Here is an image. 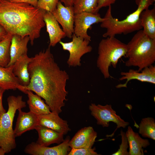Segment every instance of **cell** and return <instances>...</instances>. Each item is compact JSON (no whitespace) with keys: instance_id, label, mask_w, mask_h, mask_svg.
Segmentation results:
<instances>
[{"instance_id":"18","label":"cell","mask_w":155,"mask_h":155,"mask_svg":"<svg viewBox=\"0 0 155 155\" xmlns=\"http://www.w3.org/2000/svg\"><path fill=\"white\" fill-rule=\"evenodd\" d=\"M30 40L28 36L22 37L18 35H12L10 46V61L6 67L13 65L22 55L27 54V45Z\"/></svg>"},{"instance_id":"5","label":"cell","mask_w":155,"mask_h":155,"mask_svg":"<svg viewBox=\"0 0 155 155\" xmlns=\"http://www.w3.org/2000/svg\"><path fill=\"white\" fill-rule=\"evenodd\" d=\"M127 50V44L115 36L107 37L100 41L98 47L96 65L104 78H111L109 67L112 65L116 68L119 60L125 56Z\"/></svg>"},{"instance_id":"30","label":"cell","mask_w":155,"mask_h":155,"mask_svg":"<svg viewBox=\"0 0 155 155\" xmlns=\"http://www.w3.org/2000/svg\"><path fill=\"white\" fill-rule=\"evenodd\" d=\"M117 0H99L96 13H98L99 10L102 7H108L114 4Z\"/></svg>"},{"instance_id":"10","label":"cell","mask_w":155,"mask_h":155,"mask_svg":"<svg viewBox=\"0 0 155 155\" xmlns=\"http://www.w3.org/2000/svg\"><path fill=\"white\" fill-rule=\"evenodd\" d=\"M52 13L62 26L66 36L70 38H72L74 33L75 14L73 6H65L59 1Z\"/></svg>"},{"instance_id":"4","label":"cell","mask_w":155,"mask_h":155,"mask_svg":"<svg viewBox=\"0 0 155 155\" xmlns=\"http://www.w3.org/2000/svg\"><path fill=\"white\" fill-rule=\"evenodd\" d=\"M127 45L126 66L137 67L140 72L154 63L155 39L149 37L143 30L138 31Z\"/></svg>"},{"instance_id":"19","label":"cell","mask_w":155,"mask_h":155,"mask_svg":"<svg viewBox=\"0 0 155 155\" xmlns=\"http://www.w3.org/2000/svg\"><path fill=\"white\" fill-rule=\"evenodd\" d=\"M38 135L36 143L39 145L48 146L51 144H59L63 141L64 135L51 129L37 125L35 128Z\"/></svg>"},{"instance_id":"15","label":"cell","mask_w":155,"mask_h":155,"mask_svg":"<svg viewBox=\"0 0 155 155\" xmlns=\"http://www.w3.org/2000/svg\"><path fill=\"white\" fill-rule=\"evenodd\" d=\"M18 115L14 129L16 137L21 135L26 132L35 129L38 124L37 116L29 111H23L18 109Z\"/></svg>"},{"instance_id":"7","label":"cell","mask_w":155,"mask_h":155,"mask_svg":"<svg viewBox=\"0 0 155 155\" xmlns=\"http://www.w3.org/2000/svg\"><path fill=\"white\" fill-rule=\"evenodd\" d=\"M89 109L91 115L96 120L98 125H101L103 127H108L110 122L116 124V129L111 134L108 136V137H112L118 129L120 127L125 128L129 124L128 122L125 121L116 114V111L113 109L111 104L102 105L91 103L89 106Z\"/></svg>"},{"instance_id":"17","label":"cell","mask_w":155,"mask_h":155,"mask_svg":"<svg viewBox=\"0 0 155 155\" xmlns=\"http://www.w3.org/2000/svg\"><path fill=\"white\" fill-rule=\"evenodd\" d=\"M129 146V155H143L144 148L150 145L148 139L142 138L139 133L135 132L130 126H128L125 133Z\"/></svg>"},{"instance_id":"13","label":"cell","mask_w":155,"mask_h":155,"mask_svg":"<svg viewBox=\"0 0 155 155\" xmlns=\"http://www.w3.org/2000/svg\"><path fill=\"white\" fill-rule=\"evenodd\" d=\"M59 115L51 112L37 116L38 125L51 129L64 135L66 134L71 129L67 121L62 119Z\"/></svg>"},{"instance_id":"12","label":"cell","mask_w":155,"mask_h":155,"mask_svg":"<svg viewBox=\"0 0 155 155\" xmlns=\"http://www.w3.org/2000/svg\"><path fill=\"white\" fill-rule=\"evenodd\" d=\"M121 74L122 76L119 78V80H126V81L123 84L117 85L116 86L117 88H126L128 82L133 80L155 84V66L153 65L144 68L140 72L137 70L130 69L127 72H121Z\"/></svg>"},{"instance_id":"21","label":"cell","mask_w":155,"mask_h":155,"mask_svg":"<svg viewBox=\"0 0 155 155\" xmlns=\"http://www.w3.org/2000/svg\"><path fill=\"white\" fill-rule=\"evenodd\" d=\"M13 65L7 67L0 66V87L5 90L18 89L20 91L22 85L13 73Z\"/></svg>"},{"instance_id":"36","label":"cell","mask_w":155,"mask_h":155,"mask_svg":"<svg viewBox=\"0 0 155 155\" xmlns=\"http://www.w3.org/2000/svg\"><path fill=\"white\" fill-rule=\"evenodd\" d=\"M1 114L0 113V117H1Z\"/></svg>"},{"instance_id":"14","label":"cell","mask_w":155,"mask_h":155,"mask_svg":"<svg viewBox=\"0 0 155 155\" xmlns=\"http://www.w3.org/2000/svg\"><path fill=\"white\" fill-rule=\"evenodd\" d=\"M97 137L92 127H84L79 130L69 142L71 148H92Z\"/></svg>"},{"instance_id":"23","label":"cell","mask_w":155,"mask_h":155,"mask_svg":"<svg viewBox=\"0 0 155 155\" xmlns=\"http://www.w3.org/2000/svg\"><path fill=\"white\" fill-rule=\"evenodd\" d=\"M141 25L145 34L150 38L155 39V7L144 10L140 16Z\"/></svg>"},{"instance_id":"16","label":"cell","mask_w":155,"mask_h":155,"mask_svg":"<svg viewBox=\"0 0 155 155\" xmlns=\"http://www.w3.org/2000/svg\"><path fill=\"white\" fill-rule=\"evenodd\" d=\"M43 19L49 35V46H54L66 36L65 34L51 12L46 11Z\"/></svg>"},{"instance_id":"28","label":"cell","mask_w":155,"mask_h":155,"mask_svg":"<svg viewBox=\"0 0 155 155\" xmlns=\"http://www.w3.org/2000/svg\"><path fill=\"white\" fill-rule=\"evenodd\" d=\"M120 135L121 136V142L119 146V148L116 152L112 155H129L127 149L129 146L127 139L125 133L122 130L120 131Z\"/></svg>"},{"instance_id":"25","label":"cell","mask_w":155,"mask_h":155,"mask_svg":"<svg viewBox=\"0 0 155 155\" xmlns=\"http://www.w3.org/2000/svg\"><path fill=\"white\" fill-rule=\"evenodd\" d=\"M99 0H74L73 5L75 13L82 12L97 13Z\"/></svg>"},{"instance_id":"2","label":"cell","mask_w":155,"mask_h":155,"mask_svg":"<svg viewBox=\"0 0 155 155\" xmlns=\"http://www.w3.org/2000/svg\"><path fill=\"white\" fill-rule=\"evenodd\" d=\"M46 11L29 4L0 0V25L8 34L28 36L32 45L45 26Z\"/></svg>"},{"instance_id":"24","label":"cell","mask_w":155,"mask_h":155,"mask_svg":"<svg viewBox=\"0 0 155 155\" xmlns=\"http://www.w3.org/2000/svg\"><path fill=\"white\" fill-rule=\"evenodd\" d=\"M138 132L143 137L155 140V119L150 117L142 119L139 124Z\"/></svg>"},{"instance_id":"33","label":"cell","mask_w":155,"mask_h":155,"mask_svg":"<svg viewBox=\"0 0 155 155\" xmlns=\"http://www.w3.org/2000/svg\"><path fill=\"white\" fill-rule=\"evenodd\" d=\"M8 34L5 28L0 25V41L4 39Z\"/></svg>"},{"instance_id":"1","label":"cell","mask_w":155,"mask_h":155,"mask_svg":"<svg viewBox=\"0 0 155 155\" xmlns=\"http://www.w3.org/2000/svg\"><path fill=\"white\" fill-rule=\"evenodd\" d=\"M30 81L21 91L29 90L43 98L51 112L59 114L68 93L66 86L69 75L55 61L50 47L31 57L28 65Z\"/></svg>"},{"instance_id":"22","label":"cell","mask_w":155,"mask_h":155,"mask_svg":"<svg viewBox=\"0 0 155 155\" xmlns=\"http://www.w3.org/2000/svg\"><path fill=\"white\" fill-rule=\"evenodd\" d=\"M25 94L28 96L27 103L30 111L37 116L48 114L51 112L49 106L39 96L29 90H26Z\"/></svg>"},{"instance_id":"35","label":"cell","mask_w":155,"mask_h":155,"mask_svg":"<svg viewBox=\"0 0 155 155\" xmlns=\"http://www.w3.org/2000/svg\"><path fill=\"white\" fill-rule=\"evenodd\" d=\"M6 153L4 150L0 147V155H4Z\"/></svg>"},{"instance_id":"8","label":"cell","mask_w":155,"mask_h":155,"mask_svg":"<svg viewBox=\"0 0 155 155\" xmlns=\"http://www.w3.org/2000/svg\"><path fill=\"white\" fill-rule=\"evenodd\" d=\"M72 40L68 42H59L64 51H68L69 57L67 63L69 67L80 66L81 58L84 55L90 52L92 50L89 45L90 41L77 36L74 34L72 36Z\"/></svg>"},{"instance_id":"31","label":"cell","mask_w":155,"mask_h":155,"mask_svg":"<svg viewBox=\"0 0 155 155\" xmlns=\"http://www.w3.org/2000/svg\"><path fill=\"white\" fill-rule=\"evenodd\" d=\"M11 1L29 4L34 7H37L38 0H9Z\"/></svg>"},{"instance_id":"27","label":"cell","mask_w":155,"mask_h":155,"mask_svg":"<svg viewBox=\"0 0 155 155\" xmlns=\"http://www.w3.org/2000/svg\"><path fill=\"white\" fill-rule=\"evenodd\" d=\"M60 0H38L37 7L46 11L53 12Z\"/></svg>"},{"instance_id":"32","label":"cell","mask_w":155,"mask_h":155,"mask_svg":"<svg viewBox=\"0 0 155 155\" xmlns=\"http://www.w3.org/2000/svg\"><path fill=\"white\" fill-rule=\"evenodd\" d=\"M5 90L0 87V113L2 114L6 111L4 109L2 103V97L3 93Z\"/></svg>"},{"instance_id":"34","label":"cell","mask_w":155,"mask_h":155,"mask_svg":"<svg viewBox=\"0 0 155 155\" xmlns=\"http://www.w3.org/2000/svg\"><path fill=\"white\" fill-rule=\"evenodd\" d=\"M60 1L67 6H73L74 0H60Z\"/></svg>"},{"instance_id":"9","label":"cell","mask_w":155,"mask_h":155,"mask_svg":"<svg viewBox=\"0 0 155 155\" xmlns=\"http://www.w3.org/2000/svg\"><path fill=\"white\" fill-rule=\"evenodd\" d=\"M104 20L98 13L82 12L75 13L73 34L91 41V37L87 33L88 30L93 24L101 23Z\"/></svg>"},{"instance_id":"6","label":"cell","mask_w":155,"mask_h":155,"mask_svg":"<svg viewBox=\"0 0 155 155\" xmlns=\"http://www.w3.org/2000/svg\"><path fill=\"white\" fill-rule=\"evenodd\" d=\"M8 109L0 118V147L6 153L11 152L16 146L13 122L17 110L25 108L26 102L22 96H11L7 99Z\"/></svg>"},{"instance_id":"26","label":"cell","mask_w":155,"mask_h":155,"mask_svg":"<svg viewBox=\"0 0 155 155\" xmlns=\"http://www.w3.org/2000/svg\"><path fill=\"white\" fill-rule=\"evenodd\" d=\"M12 35L8 34L0 41V66L6 67L10 61V51Z\"/></svg>"},{"instance_id":"20","label":"cell","mask_w":155,"mask_h":155,"mask_svg":"<svg viewBox=\"0 0 155 155\" xmlns=\"http://www.w3.org/2000/svg\"><path fill=\"white\" fill-rule=\"evenodd\" d=\"M31 59V57H29L27 54H24L18 58L13 64V73L18 78L21 85L24 86H27L30 82L28 68Z\"/></svg>"},{"instance_id":"29","label":"cell","mask_w":155,"mask_h":155,"mask_svg":"<svg viewBox=\"0 0 155 155\" xmlns=\"http://www.w3.org/2000/svg\"><path fill=\"white\" fill-rule=\"evenodd\" d=\"M68 155H98L95 151L94 148H71L68 153Z\"/></svg>"},{"instance_id":"11","label":"cell","mask_w":155,"mask_h":155,"mask_svg":"<svg viewBox=\"0 0 155 155\" xmlns=\"http://www.w3.org/2000/svg\"><path fill=\"white\" fill-rule=\"evenodd\" d=\"M69 141L70 137L67 136L59 145L52 147L41 146L36 142H32L26 146L24 152L31 155H68L70 149Z\"/></svg>"},{"instance_id":"3","label":"cell","mask_w":155,"mask_h":155,"mask_svg":"<svg viewBox=\"0 0 155 155\" xmlns=\"http://www.w3.org/2000/svg\"><path fill=\"white\" fill-rule=\"evenodd\" d=\"M155 1V0H135L137 5V9L125 19L121 20H119L113 17L111 5L108 6L103 17L104 20L101 23L100 25L101 28L106 29V32L102 35L103 37H115L116 35L127 34L142 30V27L140 18V14L144 10L148 8Z\"/></svg>"}]
</instances>
